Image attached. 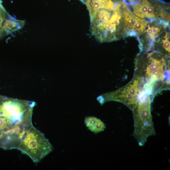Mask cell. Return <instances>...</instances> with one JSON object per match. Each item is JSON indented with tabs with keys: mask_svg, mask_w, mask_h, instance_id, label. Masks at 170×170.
Instances as JSON below:
<instances>
[{
	"mask_svg": "<svg viewBox=\"0 0 170 170\" xmlns=\"http://www.w3.org/2000/svg\"><path fill=\"white\" fill-rule=\"evenodd\" d=\"M147 57L148 61L145 64V76L147 81V88H149L154 83L163 80L166 66L163 57L156 58L151 56Z\"/></svg>",
	"mask_w": 170,
	"mask_h": 170,
	"instance_id": "4",
	"label": "cell"
},
{
	"mask_svg": "<svg viewBox=\"0 0 170 170\" xmlns=\"http://www.w3.org/2000/svg\"><path fill=\"white\" fill-rule=\"evenodd\" d=\"M147 32L148 33L149 35L151 37V39L153 40V38L155 35L153 33L152 29L150 27L147 30Z\"/></svg>",
	"mask_w": 170,
	"mask_h": 170,
	"instance_id": "14",
	"label": "cell"
},
{
	"mask_svg": "<svg viewBox=\"0 0 170 170\" xmlns=\"http://www.w3.org/2000/svg\"><path fill=\"white\" fill-rule=\"evenodd\" d=\"M84 122L88 128L94 133L103 131L106 128L105 125L102 121L95 117H87Z\"/></svg>",
	"mask_w": 170,
	"mask_h": 170,
	"instance_id": "9",
	"label": "cell"
},
{
	"mask_svg": "<svg viewBox=\"0 0 170 170\" xmlns=\"http://www.w3.org/2000/svg\"><path fill=\"white\" fill-rule=\"evenodd\" d=\"M36 103L0 95V148L17 149L28 130Z\"/></svg>",
	"mask_w": 170,
	"mask_h": 170,
	"instance_id": "1",
	"label": "cell"
},
{
	"mask_svg": "<svg viewBox=\"0 0 170 170\" xmlns=\"http://www.w3.org/2000/svg\"><path fill=\"white\" fill-rule=\"evenodd\" d=\"M168 40L165 39V40H162L163 47L167 51L170 52V43Z\"/></svg>",
	"mask_w": 170,
	"mask_h": 170,
	"instance_id": "12",
	"label": "cell"
},
{
	"mask_svg": "<svg viewBox=\"0 0 170 170\" xmlns=\"http://www.w3.org/2000/svg\"><path fill=\"white\" fill-rule=\"evenodd\" d=\"M24 21L15 19L9 16L6 20L3 29L4 37L22 28L25 24Z\"/></svg>",
	"mask_w": 170,
	"mask_h": 170,
	"instance_id": "8",
	"label": "cell"
},
{
	"mask_svg": "<svg viewBox=\"0 0 170 170\" xmlns=\"http://www.w3.org/2000/svg\"><path fill=\"white\" fill-rule=\"evenodd\" d=\"M147 22L145 20L139 19L135 25L133 30L137 32V34L141 35L144 33Z\"/></svg>",
	"mask_w": 170,
	"mask_h": 170,
	"instance_id": "11",
	"label": "cell"
},
{
	"mask_svg": "<svg viewBox=\"0 0 170 170\" xmlns=\"http://www.w3.org/2000/svg\"><path fill=\"white\" fill-rule=\"evenodd\" d=\"M9 16L3 8L0 6V39L4 37V27L6 20Z\"/></svg>",
	"mask_w": 170,
	"mask_h": 170,
	"instance_id": "10",
	"label": "cell"
},
{
	"mask_svg": "<svg viewBox=\"0 0 170 170\" xmlns=\"http://www.w3.org/2000/svg\"><path fill=\"white\" fill-rule=\"evenodd\" d=\"M151 104L150 97L147 96L140 100L132 111L134 122L133 136L140 146H144L148 138L156 134Z\"/></svg>",
	"mask_w": 170,
	"mask_h": 170,
	"instance_id": "2",
	"label": "cell"
},
{
	"mask_svg": "<svg viewBox=\"0 0 170 170\" xmlns=\"http://www.w3.org/2000/svg\"><path fill=\"white\" fill-rule=\"evenodd\" d=\"M111 17L110 11L105 9L98 10L91 21V30L92 34L99 26L109 21Z\"/></svg>",
	"mask_w": 170,
	"mask_h": 170,
	"instance_id": "7",
	"label": "cell"
},
{
	"mask_svg": "<svg viewBox=\"0 0 170 170\" xmlns=\"http://www.w3.org/2000/svg\"><path fill=\"white\" fill-rule=\"evenodd\" d=\"M81 2H82L83 3H85L86 2L87 0H80Z\"/></svg>",
	"mask_w": 170,
	"mask_h": 170,
	"instance_id": "16",
	"label": "cell"
},
{
	"mask_svg": "<svg viewBox=\"0 0 170 170\" xmlns=\"http://www.w3.org/2000/svg\"><path fill=\"white\" fill-rule=\"evenodd\" d=\"M153 40L154 41L157 43L159 42L160 41V39L158 35H155L153 38Z\"/></svg>",
	"mask_w": 170,
	"mask_h": 170,
	"instance_id": "15",
	"label": "cell"
},
{
	"mask_svg": "<svg viewBox=\"0 0 170 170\" xmlns=\"http://www.w3.org/2000/svg\"><path fill=\"white\" fill-rule=\"evenodd\" d=\"M84 4L87 6L89 11L91 21L98 10L105 9L112 11L114 10V4L111 0H101L99 1L87 0Z\"/></svg>",
	"mask_w": 170,
	"mask_h": 170,
	"instance_id": "6",
	"label": "cell"
},
{
	"mask_svg": "<svg viewBox=\"0 0 170 170\" xmlns=\"http://www.w3.org/2000/svg\"><path fill=\"white\" fill-rule=\"evenodd\" d=\"M105 101H113L125 104L133 111L140 101V98L133 95L125 86L111 93L106 94Z\"/></svg>",
	"mask_w": 170,
	"mask_h": 170,
	"instance_id": "5",
	"label": "cell"
},
{
	"mask_svg": "<svg viewBox=\"0 0 170 170\" xmlns=\"http://www.w3.org/2000/svg\"><path fill=\"white\" fill-rule=\"evenodd\" d=\"M153 33L155 35H158L160 32L161 30V28L158 27H152L151 28Z\"/></svg>",
	"mask_w": 170,
	"mask_h": 170,
	"instance_id": "13",
	"label": "cell"
},
{
	"mask_svg": "<svg viewBox=\"0 0 170 170\" xmlns=\"http://www.w3.org/2000/svg\"><path fill=\"white\" fill-rule=\"evenodd\" d=\"M17 149L37 163L50 154L53 147L45 135L33 125L26 133Z\"/></svg>",
	"mask_w": 170,
	"mask_h": 170,
	"instance_id": "3",
	"label": "cell"
}]
</instances>
